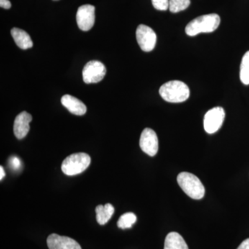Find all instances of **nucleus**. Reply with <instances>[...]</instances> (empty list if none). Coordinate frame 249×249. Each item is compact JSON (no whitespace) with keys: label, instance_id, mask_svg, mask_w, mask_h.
<instances>
[{"label":"nucleus","instance_id":"obj_1","mask_svg":"<svg viewBox=\"0 0 249 249\" xmlns=\"http://www.w3.org/2000/svg\"><path fill=\"white\" fill-rule=\"evenodd\" d=\"M160 96L167 102L178 103L186 101L190 96L188 85L179 80L165 83L160 89Z\"/></svg>","mask_w":249,"mask_h":249},{"label":"nucleus","instance_id":"obj_2","mask_svg":"<svg viewBox=\"0 0 249 249\" xmlns=\"http://www.w3.org/2000/svg\"><path fill=\"white\" fill-rule=\"evenodd\" d=\"M220 24V17L217 14L204 15L193 19L186 27L189 36H196L201 33L213 32Z\"/></svg>","mask_w":249,"mask_h":249},{"label":"nucleus","instance_id":"obj_3","mask_svg":"<svg viewBox=\"0 0 249 249\" xmlns=\"http://www.w3.org/2000/svg\"><path fill=\"white\" fill-rule=\"evenodd\" d=\"M178 182L183 192L192 199H201L204 196L205 188L199 178L193 174L183 172L178 177Z\"/></svg>","mask_w":249,"mask_h":249},{"label":"nucleus","instance_id":"obj_4","mask_svg":"<svg viewBox=\"0 0 249 249\" xmlns=\"http://www.w3.org/2000/svg\"><path fill=\"white\" fill-rule=\"evenodd\" d=\"M91 158L88 154H72L67 157L62 163V171L68 176H73L84 172L89 167Z\"/></svg>","mask_w":249,"mask_h":249},{"label":"nucleus","instance_id":"obj_5","mask_svg":"<svg viewBox=\"0 0 249 249\" xmlns=\"http://www.w3.org/2000/svg\"><path fill=\"white\" fill-rule=\"evenodd\" d=\"M106 68L102 62L91 60L86 64L83 70V78L85 83H99L106 74Z\"/></svg>","mask_w":249,"mask_h":249},{"label":"nucleus","instance_id":"obj_6","mask_svg":"<svg viewBox=\"0 0 249 249\" xmlns=\"http://www.w3.org/2000/svg\"><path fill=\"white\" fill-rule=\"evenodd\" d=\"M225 119V111L221 107L210 109L205 114L204 119V129L207 133L214 134L222 127Z\"/></svg>","mask_w":249,"mask_h":249},{"label":"nucleus","instance_id":"obj_7","mask_svg":"<svg viewBox=\"0 0 249 249\" xmlns=\"http://www.w3.org/2000/svg\"><path fill=\"white\" fill-rule=\"evenodd\" d=\"M137 40L139 47L145 52H150L155 49L157 43V35L151 28L141 24L136 31Z\"/></svg>","mask_w":249,"mask_h":249},{"label":"nucleus","instance_id":"obj_8","mask_svg":"<svg viewBox=\"0 0 249 249\" xmlns=\"http://www.w3.org/2000/svg\"><path fill=\"white\" fill-rule=\"evenodd\" d=\"M141 149L150 157L157 155L159 150V140L153 129L145 128L142 131L139 142Z\"/></svg>","mask_w":249,"mask_h":249},{"label":"nucleus","instance_id":"obj_9","mask_svg":"<svg viewBox=\"0 0 249 249\" xmlns=\"http://www.w3.org/2000/svg\"><path fill=\"white\" fill-rule=\"evenodd\" d=\"M76 22L80 30L89 31L95 22V7L92 5L85 4L78 8Z\"/></svg>","mask_w":249,"mask_h":249},{"label":"nucleus","instance_id":"obj_10","mask_svg":"<svg viewBox=\"0 0 249 249\" xmlns=\"http://www.w3.org/2000/svg\"><path fill=\"white\" fill-rule=\"evenodd\" d=\"M49 249H82L76 240L66 236L52 234L47 240Z\"/></svg>","mask_w":249,"mask_h":249},{"label":"nucleus","instance_id":"obj_11","mask_svg":"<svg viewBox=\"0 0 249 249\" xmlns=\"http://www.w3.org/2000/svg\"><path fill=\"white\" fill-rule=\"evenodd\" d=\"M32 116L27 111H22L16 116L14 125L15 135L18 139L24 138L30 129V123Z\"/></svg>","mask_w":249,"mask_h":249},{"label":"nucleus","instance_id":"obj_12","mask_svg":"<svg viewBox=\"0 0 249 249\" xmlns=\"http://www.w3.org/2000/svg\"><path fill=\"white\" fill-rule=\"evenodd\" d=\"M61 103L64 107L75 115L83 116L87 112V107L84 103L71 95L66 94L62 96Z\"/></svg>","mask_w":249,"mask_h":249},{"label":"nucleus","instance_id":"obj_13","mask_svg":"<svg viewBox=\"0 0 249 249\" xmlns=\"http://www.w3.org/2000/svg\"><path fill=\"white\" fill-rule=\"evenodd\" d=\"M11 36L16 45L22 49H30L33 47V42L30 36L26 31L18 28L11 29Z\"/></svg>","mask_w":249,"mask_h":249},{"label":"nucleus","instance_id":"obj_14","mask_svg":"<svg viewBox=\"0 0 249 249\" xmlns=\"http://www.w3.org/2000/svg\"><path fill=\"white\" fill-rule=\"evenodd\" d=\"M164 249H189L182 236L178 232H171L165 237Z\"/></svg>","mask_w":249,"mask_h":249},{"label":"nucleus","instance_id":"obj_15","mask_svg":"<svg viewBox=\"0 0 249 249\" xmlns=\"http://www.w3.org/2000/svg\"><path fill=\"white\" fill-rule=\"evenodd\" d=\"M96 220L100 225H105L111 219L114 213V208L112 205L107 204L99 205L96 208Z\"/></svg>","mask_w":249,"mask_h":249},{"label":"nucleus","instance_id":"obj_16","mask_svg":"<svg viewBox=\"0 0 249 249\" xmlns=\"http://www.w3.org/2000/svg\"><path fill=\"white\" fill-rule=\"evenodd\" d=\"M240 80L243 84L249 85V51L244 55L240 65Z\"/></svg>","mask_w":249,"mask_h":249},{"label":"nucleus","instance_id":"obj_17","mask_svg":"<svg viewBox=\"0 0 249 249\" xmlns=\"http://www.w3.org/2000/svg\"><path fill=\"white\" fill-rule=\"evenodd\" d=\"M137 216L133 213H126L119 218L117 222L118 227L121 229H130L137 222Z\"/></svg>","mask_w":249,"mask_h":249},{"label":"nucleus","instance_id":"obj_18","mask_svg":"<svg viewBox=\"0 0 249 249\" xmlns=\"http://www.w3.org/2000/svg\"><path fill=\"white\" fill-rule=\"evenodd\" d=\"M191 4V0H169L170 12L178 13L186 9Z\"/></svg>","mask_w":249,"mask_h":249},{"label":"nucleus","instance_id":"obj_19","mask_svg":"<svg viewBox=\"0 0 249 249\" xmlns=\"http://www.w3.org/2000/svg\"><path fill=\"white\" fill-rule=\"evenodd\" d=\"M152 5L156 9L166 11L169 9V0H152Z\"/></svg>","mask_w":249,"mask_h":249},{"label":"nucleus","instance_id":"obj_20","mask_svg":"<svg viewBox=\"0 0 249 249\" xmlns=\"http://www.w3.org/2000/svg\"><path fill=\"white\" fill-rule=\"evenodd\" d=\"M11 166L14 168V170H17L18 168H19V167H20L21 163H20V160H19V159L18 158V157H11Z\"/></svg>","mask_w":249,"mask_h":249},{"label":"nucleus","instance_id":"obj_21","mask_svg":"<svg viewBox=\"0 0 249 249\" xmlns=\"http://www.w3.org/2000/svg\"><path fill=\"white\" fill-rule=\"evenodd\" d=\"M0 6L3 9H9L11 7V1L9 0H0Z\"/></svg>","mask_w":249,"mask_h":249},{"label":"nucleus","instance_id":"obj_22","mask_svg":"<svg viewBox=\"0 0 249 249\" xmlns=\"http://www.w3.org/2000/svg\"><path fill=\"white\" fill-rule=\"evenodd\" d=\"M237 249H249V238L243 241Z\"/></svg>","mask_w":249,"mask_h":249},{"label":"nucleus","instance_id":"obj_23","mask_svg":"<svg viewBox=\"0 0 249 249\" xmlns=\"http://www.w3.org/2000/svg\"><path fill=\"white\" fill-rule=\"evenodd\" d=\"M5 175L6 174H5L4 168L2 166L0 167V179L2 180Z\"/></svg>","mask_w":249,"mask_h":249},{"label":"nucleus","instance_id":"obj_24","mask_svg":"<svg viewBox=\"0 0 249 249\" xmlns=\"http://www.w3.org/2000/svg\"><path fill=\"white\" fill-rule=\"evenodd\" d=\"M53 1H58V0H53Z\"/></svg>","mask_w":249,"mask_h":249}]
</instances>
